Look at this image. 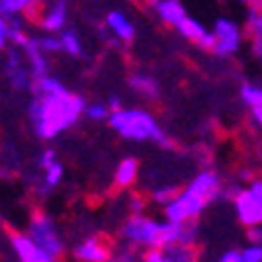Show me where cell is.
<instances>
[{
	"mask_svg": "<svg viewBox=\"0 0 262 262\" xmlns=\"http://www.w3.org/2000/svg\"><path fill=\"white\" fill-rule=\"evenodd\" d=\"M29 92L31 99L26 106V116L38 140H57L64 133H69L80 118H85L88 99L78 92L69 90L52 73L33 78Z\"/></svg>",
	"mask_w": 262,
	"mask_h": 262,
	"instance_id": "1",
	"label": "cell"
},
{
	"mask_svg": "<svg viewBox=\"0 0 262 262\" xmlns=\"http://www.w3.org/2000/svg\"><path fill=\"white\" fill-rule=\"evenodd\" d=\"M222 191H225L222 175L213 168H203L161 208L163 217L172 222H199L201 215L222 196Z\"/></svg>",
	"mask_w": 262,
	"mask_h": 262,
	"instance_id": "2",
	"label": "cell"
},
{
	"mask_svg": "<svg viewBox=\"0 0 262 262\" xmlns=\"http://www.w3.org/2000/svg\"><path fill=\"white\" fill-rule=\"evenodd\" d=\"M109 128L121 140L135 142V144H146V142H156L161 146L170 144L159 118L144 106H121V109L111 111Z\"/></svg>",
	"mask_w": 262,
	"mask_h": 262,
	"instance_id": "3",
	"label": "cell"
},
{
	"mask_svg": "<svg viewBox=\"0 0 262 262\" xmlns=\"http://www.w3.org/2000/svg\"><path fill=\"white\" fill-rule=\"evenodd\" d=\"M26 232H29L31 238L52 257V262L64 257L67 244H64V236H61V232H59V225H57L55 217L50 213H45V210H33L29 217V225H26Z\"/></svg>",
	"mask_w": 262,
	"mask_h": 262,
	"instance_id": "4",
	"label": "cell"
},
{
	"mask_svg": "<svg viewBox=\"0 0 262 262\" xmlns=\"http://www.w3.org/2000/svg\"><path fill=\"white\" fill-rule=\"evenodd\" d=\"M232 206L238 225H262V177H250L244 187H238L232 196Z\"/></svg>",
	"mask_w": 262,
	"mask_h": 262,
	"instance_id": "5",
	"label": "cell"
},
{
	"mask_svg": "<svg viewBox=\"0 0 262 262\" xmlns=\"http://www.w3.org/2000/svg\"><path fill=\"white\" fill-rule=\"evenodd\" d=\"M213 36H215V45H213V52L217 57H234L241 52L244 43L248 40L246 36V29L238 21L229 17H220L215 19L213 24Z\"/></svg>",
	"mask_w": 262,
	"mask_h": 262,
	"instance_id": "6",
	"label": "cell"
},
{
	"mask_svg": "<svg viewBox=\"0 0 262 262\" xmlns=\"http://www.w3.org/2000/svg\"><path fill=\"white\" fill-rule=\"evenodd\" d=\"M3 73H5L7 83H10L14 90L24 92V90H31V85H33V71H31L21 48H17V45H12V48L7 50Z\"/></svg>",
	"mask_w": 262,
	"mask_h": 262,
	"instance_id": "7",
	"label": "cell"
},
{
	"mask_svg": "<svg viewBox=\"0 0 262 262\" xmlns=\"http://www.w3.org/2000/svg\"><path fill=\"white\" fill-rule=\"evenodd\" d=\"M71 255L78 262H109L114 260V246L99 234H90L73 246Z\"/></svg>",
	"mask_w": 262,
	"mask_h": 262,
	"instance_id": "8",
	"label": "cell"
},
{
	"mask_svg": "<svg viewBox=\"0 0 262 262\" xmlns=\"http://www.w3.org/2000/svg\"><path fill=\"white\" fill-rule=\"evenodd\" d=\"M7 244H10V250L19 262H52V257L31 238V234L26 229L24 232H10L7 234Z\"/></svg>",
	"mask_w": 262,
	"mask_h": 262,
	"instance_id": "9",
	"label": "cell"
},
{
	"mask_svg": "<svg viewBox=\"0 0 262 262\" xmlns=\"http://www.w3.org/2000/svg\"><path fill=\"white\" fill-rule=\"evenodd\" d=\"M38 168H40V196H48V191H55L64 180V165L57 159L55 149H45L38 159Z\"/></svg>",
	"mask_w": 262,
	"mask_h": 262,
	"instance_id": "10",
	"label": "cell"
},
{
	"mask_svg": "<svg viewBox=\"0 0 262 262\" xmlns=\"http://www.w3.org/2000/svg\"><path fill=\"white\" fill-rule=\"evenodd\" d=\"M175 31L187 40V43L196 45V48H201V50H208V52H213V45H215L213 29H206L203 21H199V19H194V17L187 14V17L177 24Z\"/></svg>",
	"mask_w": 262,
	"mask_h": 262,
	"instance_id": "11",
	"label": "cell"
},
{
	"mask_svg": "<svg viewBox=\"0 0 262 262\" xmlns=\"http://www.w3.org/2000/svg\"><path fill=\"white\" fill-rule=\"evenodd\" d=\"M38 26L45 33H59L69 26V5L67 0H50L38 12Z\"/></svg>",
	"mask_w": 262,
	"mask_h": 262,
	"instance_id": "12",
	"label": "cell"
},
{
	"mask_svg": "<svg viewBox=\"0 0 262 262\" xmlns=\"http://www.w3.org/2000/svg\"><path fill=\"white\" fill-rule=\"evenodd\" d=\"M104 29L109 31L111 36L116 38L118 43L123 45H130L135 40V24H133V19L128 17L125 12H121V10H111L106 17H104Z\"/></svg>",
	"mask_w": 262,
	"mask_h": 262,
	"instance_id": "13",
	"label": "cell"
},
{
	"mask_svg": "<svg viewBox=\"0 0 262 262\" xmlns=\"http://www.w3.org/2000/svg\"><path fill=\"white\" fill-rule=\"evenodd\" d=\"M21 52H24L31 71H33V78H40V76L52 73V67H50V55L40 48V45H38L36 36H29V40L21 45Z\"/></svg>",
	"mask_w": 262,
	"mask_h": 262,
	"instance_id": "14",
	"label": "cell"
},
{
	"mask_svg": "<svg viewBox=\"0 0 262 262\" xmlns=\"http://www.w3.org/2000/svg\"><path fill=\"white\" fill-rule=\"evenodd\" d=\"M128 88H130V92H133V95H137V97L144 99V102H156V99L161 97V85H159V80L154 78L151 73H146V71H135V73H130Z\"/></svg>",
	"mask_w": 262,
	"mask_h": 262,
	"instance_id": "15",
	"label": "cell"
},
{
	"mask_svg": "<svg viewBox=\"0 0 262 262\" xmlns=\"http://www.w3.org/2000/svg\"><path fill=\"white\" fill-rule=\"evenodd\" d=\"M140 180V161L135 156H125L118 161L116 170H114V187L118 191H130Z\"/></svg>",
	"mask_w": 262,
	"mask_h": 262,
	"instance_id": "16",
	"label": "cell"
},
{
	"mask_svg": "<svg viewBox=\"0 0 262 262\" xmlns=\"http://www.w3.org/2000/svg\"><path fill=\"white\" fill-rule=\"evenodd\" d=\"M154 7V14H156V19H159L161 24L170 26V29H177V24L182 21L184 17H187V7H184L182 0H159Z\"/></svg>",
	"mask_w": 262,
	"mask_h": 262,
	"instance_id": "17",
	"label": "cell"
},
{
	"mask_svg": "<svg viewBox=\"0 0 262 262\" xmlns=\"http://www.w3.org/2000/svg\"><path fill=\"white\" fill-rule=\"evenodd\" d=\"M244 29L250 43V52L260 59L262 57V10L260 7H248L244 19Z\"/></svg>",
	"mask_w": 262,
	"mask_h": 262,
	"instance_id": "18",
	"label": "cell"
},
{
	"mask_svg": "<svg viewBox=\"0 0 262 262\" xmlns=\"http://www.w3.org/2000/svg\"><path fill=\"white\" fill-rule=\"evenodd\" d=\"M59 38V45H61V55L67 57H73V59H80V57H85V43H83V36H80L78 29H61L57 33Z\"/></svg>",
	"mask_w": 262,
	"mask_h": 262,
	"instance_id": "19",
	"label": "cell"
},
{
	"mask_svg": "<svg viewBox=\"0 0 262 262\" xmlns=\"http://www.w3.org/2000/svg\"><path fill=\"white\" fill-rule=\"evenodd\" d=\"M40 3L43 0H0V14L10 21H17V19L31 17Z\"/></svg>",
	"mask_w": 262,
	"mask_h": 262,
	"instance_id": "20",
	"label": "cell"
},
{
	"mask_svg": "<svg viewBox=\"0 0 262 262\" xmlns=\"http://www.w3.org/2000/svg\"><path fill=\"white\" fill-rule=\"evenodd\" d=\"M238 99L244 102V106H255L257 102H262V83H253V80H248V83H244V85L238 88Z\"/></svg>",
	"mask_w": 262,
	"mask_h": 262,
	"instance_id": "21",
	"label": "cell"
},
{
	"mask_svg": "<svg viewBox=\"0 0 262 262\" xmlns=\"http://www.w3.org/2000/svg\"><path fill=\"white\" fill-rule=\"evenodd\" d=\"M111 106L109 102H88L85 104V118L92 123H109Z\"/></svg>",
	"mask_w": 262,
	"mask_h": 262,
	"instance_id": "22",
	"label": "cell"
},
{
	"mask_svg": "<svg viewBox=\"0 0 262 262\" xmlns=\"http://www.w3.org/2000/svg\"><path fill=\"white\" fill-rule=\"evenodd\" d=\"M177 194V187H168V184H163V187H156V189L149 194V201L154 203V206H159V208H163L165 203L170 201L172 196Z\"/></svg>",
	"mask_w": 262,
	"mask_h": 262,
	"instance_id": "23",
	"label": "cell"
},
{
	"mask_svg": "<svg viewBox=\"0 0 262 262\" xmlns=\"http://www.w3.org/2000/svg\"><path fill=\"white\" fill-rule=\"evenodd\" d=\"M10 43H12V21L0 14V52L7 50Z\"/></svg>",
	"mask_w": 262,
	"mask_h": 262,
	"instance_id": "24",
	"label": "cell"
},
{
	"mask_svg": "<svg viewBox=\"0 0 262 262\" xmlns=\"http://www.w3.org/2000/svg\"><path fill=\"white\" fill-rule=\"evenodd\" d=\"M244 253V262H262V244H250L241 248Z\"/></svg>",
	"mask_w": 262,
	"mask_h": 262,
	"instance_id": "25",
	"label": "cell"
},
{
	"mask_svg": "<svg viewBox=\"0 0 262 262\" xmlns=\"http://www.w3.org/2000/svg\"><path fill=\"white\" fill-rule=\"evenodd\" d=\"M128 208H130V213H144V208H146V199H144V196H140V194H130Z\"/></svg>",
	"mask_w": 262,
	"mask_h": 262,
	"instance_id": "26",
	"label": "cell"
},
{
	"mask_svg": "<svg viewBox=\"0 0 262 262\" xmlns=\"http://www.w3.org/2000/svg\"><path fill=\"white\" fill-rule=\"evenodd\" d=\"M220 262H244V253H241V248H229L225 253H220Z\"/></svg>",
	"mask_w": 262,
	"mask_h": 262,
	"instance_id": "27",
	"label": "cell"
},
{
	"mask_svg": "<svg viewBox=\"0 0 262 262\" xmlns=\"http://www.w3.org/2000/svg\"><path fill=\"white\" fill-rule=\"evenodd\" d=\"M246 238H248L250 244H262V225L246 227Z\"/></svg>",
	"mask_w": 262,
	"mask_h": 262,
	"instance_id": "28",
	"label": "cell"
},
{
	"mask_svg": "<svg viewBox=\"0 0 262 262\" xmlns=\"http://www.w3.org/2000/svg\"><path fill=\"white\" fill-rule=\"evenodd\" d=\"M248 111H250V121H253V125L262 133V102H257L255 106H250Z\"/></svg>",
	"mask_w": 262,
	"mask_h": 262,
	"instance_id": "29",
	"label": "cell"
},
{
	"mask_svg": "<svg viewBox=\"0 0 262 262\" xmlns=\"http://www.w3.org/2000/svg\"><path fill=\"white\" fill-rule=\"evenodd\" d=\"M109 106H111V111L121 109V106H123V99H121V95H111V97H109Z\"/></svg>",
	"mask_w": 262,
	"mask_h": 262,
	"instance_id": "30",
	"label": "cell"
},
{
	"mask_svg": "<svg viewBox=\"0 0 262 262\" xmlns=\"http://www.w3.org/2000/svg\"><path fill=\"white\" fill-rule=\"evenodd\" d=\"M246 7H260L262 10V0H241Z\"/></svg>",
	"mask_w": 262,
	"mask_h": 262,
	"instance_id": "31",
	"label": "cell"
},
{
	"mask_svg": "<svg viewBox=\"0 0 262 262\" xmlns=\"http://www.w3.org/2000/svg\"><path fill=\"white\" fill-rule=\"evenodd\" d=\"M146 5H156V3H159V0H144Z\"/></svg>",
	"mask_w": 262,
	"mask_h": 262,
	"instance_id": "32",
	"label": "cell"
},
{
	"mask_svg": "<svg viewBox=\"0 0 262 262\" xmlns=\"http://www.w3.org/2000/svg\"><path fill=\"white\" fill-rule=\"evenodd\" d=\"M260 151H262V137H260Z\"/></svg>",
	"mask_w": 262,
	"mask_h": 262,
	"instance_id": "33",
	"label": "cell"
},
{
	"mask_svg": "<svg viewBox=\"0 0 262 262\" xmlns=\"http://www.w3.org/2000/svg\"><path fill=\"white\" fill-rule=\"evenodd\" d=\"M260 61H262V57H260Z\"/></svg>",
	"mask_w": 262,
	"mask_h": 262,
	"instance_id": "34",
	"label": "cell"
}]
</instances>
